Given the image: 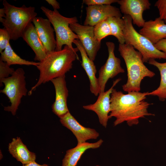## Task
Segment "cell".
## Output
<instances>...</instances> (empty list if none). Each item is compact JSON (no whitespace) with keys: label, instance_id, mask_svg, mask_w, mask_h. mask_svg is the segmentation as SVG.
I'll return each mask as SVG.
<instances>
[{"label":"cell","instance_id":"6da1fadb","mask_svg":"<svg viewBox=\"0 0 166 166\" xmlns=\"http://www.w3.org/2000/svg\"><path fill=\"white\" fill-rule=\"evenodd\" d=\"M148 92L131 91L124 94L113 88L110 95V118L116 120L113 125L116 126L126 121L129 126L137 125L139 119L146 116H154L149 113L148 109L152 104L145 101Z\"/></svg>","mask_w":166,"mask_h":166},{"label":"cell","instance_id":"7a4b0ae2","mask_svg":"<svg viewBox=\"0 0 166 166\" xmlns=\"http://www.w3.org/2000/svg\"><path fill=\"white\" fill-rule=\"evenodd\" d=\"M77 47L72 49L65 45L61 50L48 53L45 58L39 62L36 67L39 71V76L37 83L28 93L30 95L39 86L51 81L54 78L65 76L72 68L73 62L79 59Z\"/></svg>","mask_w":166,"mask_h":166},{"label":"cell","instance_id":"3957f363","mask_svg":"<svg viewBox=\"0 0 166 166\" xmlns=\"http://www.w3.org/2000/svg\"><path fill=\"white\" fill-rule=\"evenodd\" d=\"M118 51L124 61L127 72V81L122 86L123 90L128 93L140 92L142 80L146 77H153L155 73L146 67L141 54L132 45L119 44Z\"/></svg>","mask_w":166,"mask_h":166},{"label":"cell","instance_id":"277c9868","mask_svg":"<svg viewBox=\"0 0 166 166\" xmlns=\"http://www.w3.org/2000/svg\"><path fill=\"white\" fill-rule=\"evenodd\" d=\"M6 16L2 22L8 32L10 40H16L22 37L25 29L36 17L34 7H27L25 5L18 7L6 0L2 2Z\"/></svg>","mask_w":166,"mask_h":166},{"label":"cell","instance_id":"5b68a950","mask_svg":"<svg viewBox=\"0 0 166 166\" xmlns=\"http://www.w3.org/2000/svg\"><path fill=\"white\" fill-rule=\"evenodd\" d=\"M122 18L124 23L123 33L125 43L132 45L141 54L144 63H148L152 59H166V53L157 49L148 38L136 31L130 16L124 15Z\"/></svg>","mask_w":166,"mask_h":166},{"label":"cell","instance_id":"8992f818","mask_svg":"<svg viewBox=\"0 0 166 166\" xmlns=\"http://www.w3.org/2000/svg\"><path fill=\"white\" fill-rule=\"evenodd\" d=\"M41 9L53 26L56 36L55 50L62 49L63 45H67L73 49L72 43L75 39H78L77 35L70 29L69 25L78 22L76 17L67 18L60 14L57 10H52L44 6Z\"/></svg>","mask_w":166,"mask_h":166},{"label":"cell","instance_id":"52a82bcc","mask_svg":"<svg viewBox=\"0 0 166 166\" xmlns=\"http://www.w3.org/2000/svg\"><path fill=\"white\" fill-rule=\"evenodd\" d=\"M25 74L22 68H18L11 75L4 79L0 85L1 87L4 85L0 93L8 97L11 104L5 107L4 110L10 112L13 116L16 114L22 98L26 96L28 92Z\"/></svg>","mask_w":166,"mask_h":166},{"label":"cell","instance_id":"ba28073f","mask_svg":"<svg viewBox=\"0 0 166 166\" xmlns=\"http://www.w3.org/2000/svg\"><path fill=\"white\" fill-rule=\"evenodd\" d=\"M106 44L108 52V57L105 63L99 71V76L97 78L99 93L105 92L106 84L109 79L113 78L118 74L124 72V69L121 65V60L116 57L114 54V43L108 42Z\"/></svg>","mask_w":166,"mask_h":166},{"label":"cell","instance_id":"9c48e42d","mask_svg":"<svg viewBox=\"0 0 166 166\" xmlns=\"http://www.w3.org/2000/svg\"><path fill=\"white\" fill-rule=\"evenodd\" d=\"M69 27L78 36L89 57L94 61L100 49L101 42L95 38L94 26L83 25L77 22L70 24Z\"/></svg>","mask_w":166,"mask_h":166},{"label":"cell","instance_id":"30bf717a","mask_svg":"<svg viewBox=\"0 0 166 166\" xmlns=\"http://www.w3.org/2000/svg\"><path fill=\"white\" fill-rule=\"evenodd\" d=\"M121 80L120 78L116 79L113 81L112 86L109 89L99 93L94 103L83 106L84 109L95 113L100 124L105 128L106 127L108 120L110 118L109 114L110 112L111 94L114 87Z\"/></svg>","mask_w":166,"mask_h":166},{"label":"cell","instance_id":"8fae6325","mask_svg":"<svg viewBox=\"0 0 166 166\" xmlns=\"http://www.w3.org/2000/svg\"><path fill=\"white\" fill-rule=\"evenodd\" d=\"M121 12L124 15H129L132 23L142 27L145 22L143 18V12L150 9L151 3L148 0H118Z\"/></svg>","mask_w":166,"mask_h":166},{"label":"cell","instance_id":"7c38bea8","mask_svg":"<svg viewBox=\"0 0 166 166\" xmlns=\"http://www.w3.org/2000/svg\"><path fill=\"white\" fill-rule=\"evenodd\" d=\"M61 123L70 130L76 137L78 145L90 139H97L99 133L94 129L83 126L69 112L60 118Z\"/></svg>","mask_w":166,"mask_h":166},{"label":"cell","instance_id":"4fadbf2b","mask_svg":"<svg viewBox=\"0 0 166 166\" xmlns=\"http://www.w3.org/2000/svg\"><path fill=\"white\" fill-rule=\"evenodd\" d=\"M86 15L84 25L94 26L110 17L121 18L120 9L111 5H94L86 7Z\"/></svg>","mask_w":166,"mask_h":166},{"label":"cell","instance_id":"5bb4252c","mask_svg":"<svg viewBox=\"0 0 166 166\" xmlns=\"http://www.w3.org/2000/svg\"><path fill=\"white\" fill-rule=\"evenodd\" d=\"M55 92V101L52 109L53 112L59 118L69 112L67 106L69 91L66 86L65 76L52 79Z\"/></svg>","mask_w":166,"mask_h":166},{"label":"cell","instance_id":"9a60e30c","mask_svg":"<svg viewBox=\"0 0 166 166\" xmlns=\"http://www.w3.org/2000/svg\"><path fill=\"white\" fill-rule=\"evenodd\" d=\"M33 22L47 54L55 51L56 42L54 37V31L48 19L36 17Z\"/></svg>","mask_w":166,"mask_h":166},{"label":"cell","instance_id":"2e32d148","mask_svg":"<svg viewBox=\"0 0 166 166\" xmlns=\"http://www.w3.org/2000/svg\"><path fill=\"white\" fill-rule=\"evenodd\" d=\"M81 54V66L86 73L90 82V90L91 93L97 96L100 92L98 78L96 76L97 69L93 61L88 56L81 42L78 39H75L73 42Z\"/></svg>","mask_w":166,"mask_h":166},{"label":"cell","instance_id":"e0dca14e","mask_svg":"<svg viewBox=\"0 0 166 166\" xmlns=\"http://www.w3.org/2000/svg\"><path fill=\"white\" fill-rule=\"evenodd\" d=\"M139 33L155 44L166 38V23L160 17L145 21Z\"/></svg>","mask_w":166,"mask_h":166},{"label":"cell","instance_id":"ac0fdd59","mask_svg":"<svg viewBox=\"0 0 166 166\" xmlns=\"http://www.w3.org/2000/svg\"><path fill=\"white\" fill-rule=\"evenodd\" d=\"M22 37L34 52L35 61L39 62L45 58L47 53L33 23H31L27 26Z\"/></svg>","mask_w":166,"mask_h":166},{"label":"cell","instance_id":"d6986e66","mask_svg":"<svg viewBox=\"0 0 166 166\" xmlns=\"http://www.w3.org/2000/svg\"><path fill=\"white\" fill-rule=\"evenodd\" d=\"M103 142L101 139L94 143L86 142L68 150L62 160V166H76L81 156L87 150L98 148Z\"/></svg>","mask_w":166,"mask_h":166},{"label":"cell","instance_id":"ffe728a7","mask_svg":"<svg viewBox=\"0 0 166 166\" xmlns=\"http://www.w3.org/2000/svg\"><path fill=\"white\" fill-rule=\"evenodd\" d=\"M8 148L13 157L23 165L35 161V154L27 148L19 137L13 138L8 144Z\"/></svg>","mask_w":166,"mask_h":166},{"label":"cell","instance_id":"44dd1931","mask_svg":"<svg viewBox=\"0 0 166 166\" xmlns=\"http://www.w3.org/2000/svg\"><path fill=\"white\" fill-rule=\"evenodd\" d=\"M149 64L156 66L159 70L161 77L160 84L156 89L149 92L148 95L157 96L160 101L166 100V62H159L155 59L150 60Z\"/></svg>","mask_w":166,"mask_h":166},{"label":"cell","instance_id":"7402d4cb","mask_svg":"<svg viewBox=\"0 0 166 166\" xmlns=\"http://www.w3.org/2000/svg\"><path fill=\"white\" fill-rule=\"evenodd\" d=\"M1 54L0 60L9 66L13 65H19L37 66L39 63V62L30 61L22 58L14 52L10 43Z\"/></svg>","mask_w":166,"mask_h":166},{"label":"cell","instance_id":"603a6c76","mask_svg":"<svg viewBox=\"0 0 166 166\" xmlns=\"http://www.w3.org/2000/svg\"><path fill=\"white\" fill-rule=\"evenodd\" d=\"M109 24L111 35L117 39L120 44L125 43L123 33L124 21L122 18L118 17H110L107 19Z\"/></svg>","mask_w":166,"mask_h":166},{"label":"cell","instance_id":"cb8c5ba5","mask_svg":"<svg viewBox=\"0 0 166 166\" xmlns=\"http://www.w3.org/2000/svg\"><path fill=\"white\" fill-rule=\"evenodd\" d=\"M94 32L95 38L101 42L102 39L111 35L110 28L107 19L95 25Z\"/></svg>","mask_w":166,"mask_h":166},{"label":"cell","instance_id":"d4e9b609","mask_svg":"<svg viewBox=\"0 0 166 166\" xmlns=\"http://www.w3.org/2000/svg\"><path fill=\"white\" fill-rule=\"evenodd\" d=\"M14 71V69L10 68L6 62L0 60V85L4 79L10 76Z\"/></svg>","mask_w":166,"mask_h":166},{"label":"cell","instance_id":"484cf974","mask_svg":"<svg viewBox=\"0 0 166 166\" xmlns=\"http://www.w3.org/2000/svg\"><path fill=\"white\" fill-rule=\"evenodd\" d=\"M10 37L7 30L5 28L0 29V53L6 49L9 43Z\"/></svg>","mask_w":166,"mask_h":166},{"label":"cell","instance_id":"4316f807","mask_svg":"<svg viewBox=\"0 0 166 166\" xmlns=\"http://www.w3.org/2000/svg\"><path fill=\"white\" fill-rule=\"evenodd\" d=\"M154 6L158 9L159 17L166 23V0H158Z\"/></svg>","mask_w":166,"mask_h":166},{"label":"cell","instance_id":"83f0119b","mask_svg":"<svg viewBox=\"0 0 166 166\" xmlns=\"http://www.w3.org/2000/svg\"><path fill=\"white\" fill-rule=\"evenodd\" d=\"M118 0H83V3L88 6L94 5H111L112 3L117 2Z\"/></svg>","mask_w":166,"mask_h":166},{"label":"cell","instance_id":"f1b7e54d","mask_svg":"<svg viewBox=\"0 0 166 166\" xmlns=\"http://www.w3.org/2000/svg\"><path fill=\"white\" fill-rule=\"evenodd\" d=\"M154 45L158 50L166 53V38L162 39Z\"/></svg>","mask_w":166,"mask_h":166},{"label":"cell","instance_id":"f546056e","mask_svg":"<svg viewBox=\"0 0 166 166\" xmlns=\"http://www.w3.org/2000/svg\"><path fill=\"white\" fill-rule=\"evenodd\" d=\"M49 4L52 6L54 10H57L60 8L59 3L56 0H46Z\"/></svg>","mask_w":166,"mask_h":166},{"label":"cell","instance_id":"4dcf8cb0","mask_svg":"<svg viewBox=\"0 0 166 166\" xmlns=\"http://www.w3.org/2000/svg\"><path fill=\"white\" fill-rule=\"evenodd\" d=\"M22 166H48V165L46 164L41 165L36 163L35 161H34L22 165Z\"/></svg>","mask_w":166,"mask_h":166},{"label":"cell","instance_id":"1f68e13d","mask_svg":"<svg viewBox=\"0 0 166 166\" xmlns=\"http://www.w3.org/2000/svg\"><path fill=\"white\" fill-rule=\"evenodd\" d=\"M6 14L5 10L4 8L0 9V22H2L3 19L5 18Z\"/></svg>","mask_w":166,"mask_h":166},{"label":"cell","instance_id":"d6a6232c","mask_svg":"<svg viewBox=\"0 0 166 166\" xmlns=\"http://www.w3.org/2000/svg\"><path fill=\"white\" fill-rule=\"evenodd\" d=\"M96 166H101L99 165H96Z\"/></svg>","mask_w":166,"mask_h":166}]
</instances>
